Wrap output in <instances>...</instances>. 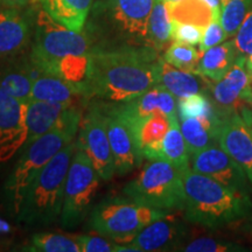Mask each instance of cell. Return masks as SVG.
<instances>
[{"label":"cell","instance_id":"obj_21","mask_svg":"<svg viewBox=\"0 0 252 252\" xmlns=\"http://www.w3.org/2000/svg\"><path fill=\"white\" fill-rule=\"evenodd\" d=\"M222 119L204 117L180 119V128L187 144L189 156H193L200 151L219 144L217 140H219V131Z\"/></svg>","mask_w":252,"mask_h":252},{"label":"cell","instance_id":"obj_30","mask_svg":"<svg viewBox=\"0 0 252 252\" xmlns=\"http://www.w3.org/2000/svg\"><path fill=\"white\" fill-rule=\"evenodd\" d=\"M26 250L35 252H80L81 247L76 238L61 234L40 232L31 239V245Z\"/></svg>","mask_w":252,"mask_h":252},{"label":"cell","instance_id":"obj_9","mask_svg":"<svg viewBox=\"0 0 252 252\" xmlns=\"http://www.w3.org/2000/svg\"><path fill=\"white\" fill-rule=\"evenodd\" d=\"M156 0H109L102 14L109 20L111 47L147 46L150 17Z\"/></svg>","mask_w":252,"mask_h":252},{"label":"cell","instance_id":"obj_24","mask_svg":"<svg viewBox=\"0 0 252 252\" xmlns=\"http://www.w3.org/2000/svg\"><path fill=\"white\" fill-rule=\"evenodd\" d=\"M238 55L234 40L214 46L201 53L197 72L212 82L220 81L230 70Z\"/></svg>","mask_w":252,"mask_h":252},{"label":"cell","instance_id":"obj_35","mask_svg":"<svg viewBox=\"0 0 252 252\" xmlns=\"http://www.w3.org/2000/svg\"><path fill=\"white\" fill-rule=\"evenodd\" d=\"M181 250L186 252H241L245 251V249L242 245L231 242L202 237L194 239L193 242L185 245Z\"/></svg>","mask_w":252,"mask_h":252},{"label":"cell","instance_id":"obj_6","mask_svg":"<svg viewBox=\"0 0 252 252\" xmlns=\"http://www.w3.org/2000/svg\"><path fill=\"white\" fill-rule=\"evenodd\" d=\"M169 212L156 209L123 197H106L91 208L90 226L113 241H132L137 232Z\"/></svg>","mask_w":252,"mask_h":252},{"label":"cell","instance_id":"obj_25","mask_svg":"<svg viewBox=\"0 0 252 252\" xmlns=\"http://www.w3.org/2000/svg\"><path fill=\"white\" fill-rule=\"evenodd\" d=\"M32 99L49 102H74L76 99H89L80 88L62 78L42 74L36 76L32 87Z\"/></svg>","mask_w":252,"mask_h":252},{"label":"cell","instance_id":"obj_17","mask_svg":"<svg viewBox=\"0 0 252 252\" xmlns=\"http://www.w3.org/2000/svg\"><path fill=\"white\" fill-rule=\"evenodd\" d=\"M121 106L133 125L156 113L166 115L172 122L179 119L175 97L160 84L152 87L138 98L121 103Z\"/></svg>","mask_w":252,"mask_h":252},{"label":"cell","instance_id":"obj_29","mask_svg":"<svg viewBox=\"0 0 252 252\" xmlns=\"http://www.w3.org/2000/svg\"><path fill=\"white\" fill-rule=\"evenodd\" d=\"M159 159L169 162L181 173L190 167V156L179 121L172 122L171 127L163 138Z\"/></svg>","mask_w":252,"mask_h":252},{"label":"cell","instance_id":"obj_40","mask_svg":"<svg viewBox=\"0 0 252 252\" xmlns=\"http://www.w3.org/2000/svg\"><path fill=\"white\" fill-rule=\"evenodd\" d=\"M239 113H241L242 118L244 119V122L248 126L249 131H250L251 134H252V109L251 108H244V109H242L241 111H239Z\"/></svg>","mask_w":252,"mask_h":252},{"label":"cell","instance_id":"obj_14","mask_svg":"<svg viewBox=\"0 0 252 252\" xmlns=\"http://www.w3.org/2000/svg\"><path fill=\"white\" fill-rule=\"evenodd\" d=\"M190 168L226 187L249 193L251 184L247 174L219 144L190 156Z\"/></svg>","mask_w":252,"mask_h":252},{"label":"cell","instance_id":"obj_41","mask_svg":"<svg viewBox=\"0 0 252 252\" xmlns=\"http://www.w3.org/2000/svg\"><path fill=\"white\" fill-rule=\"evenodd\" d=\"M0 1L11 8H21L27 5L28 0H0Z\"/></svg>","mask_w":252,"mask_h":252},{"label":"cell","instance_id":"obj_26","mask_svg":"<svg viewBox=\"0 0 252 252\" xmlns=\"http://www.w3.org/2000/svg\"><path fill=\"white\" fill-rule=\"evenodd\" d=\"M45 11L59 24L81 32L86 24L93 0H40Z\"/></svg>","mask_w":252,"mask_h":252},{"label":"cell","instance_id":"obj_8","mask_svg":"<svg viewBox=\"0 0 252 252\" xmlns=\"http://www.w3.org/2000/svg\"><path fill=\"white\" fill-rule=\"evenodd\" d=\"M90 50L91 46L86 34L59 24L45 9L39 12L35 41L31 55L32 67L36 68L43 63L68 55L88 54Z\"/></svg>","mask_w":252,"mask_h":252},{"label":"cell","instance_id":"obj_47","mask_svg":"<svg viewBox=\"0 0 252 252\" xmlns=\"http://www.w3.org/2000/svg\"><path fill=\"white\" fill-rule=\"evenodd\" d=\"M220 1H222V4H224V2L228 1V0H220Z\"/></svg>","mask_w":252,"mask_h":252},{"label":"cell","instance_id":"obj_44","mask_svg":"<svg viewBox=\"0 0 252 252\" xmlns=\"http://www.w3.org/2000/svg\"><path fill=\"white\" fill-rule=\"evenodd\" d=\"M9 230L8 223H6L5 220H0V232H7Z\"/></svg>","mask_w":252,"mask_h":252},{"label":"cell","instance_id":"obj_46","mask_svg":"<svg viewBox=\"0 0 252 252\" xmlns=\"http://www.w3.org/2000/svg\"><path fill=\"white\" fill-rule=\"evenodd\" d=\"M251 105H252V82H251Z\"/></svg>","mask_w":252,"mask_h":252},{"label":"cell","instance_id":"obj_3","mask_svg":"<svg viewBox=\"0 0 252 252\" xmlns=\"http://www.w3.org/2000/svg\"><path fill=\"white\" fill-rule=\"evenodd\" d=\"M185 186V215L189 222L220 228L247 217L252 210L249 193L220 184L189 167L182 172Z\"/></svg>","mask_w":252,"mask_h":252},{"label":"cell","instance_id":"obj_23","mask_svg":"<svg viewBox=\"0 0 252 252\" xmlns=\"http://www.w3.org/2000/svg\"><path fill=\"white\" fill-rule=\"evenodd\" d=\"M27 19L14 8L0 11V56L19 52L30 39Z\"/></svg>","mask_w":252,"mask_h":252},{"label":"cell","instance_id":"obj_33","mask_svg":"<svg viewBox=\"0 0 252 252\" xmlns=\"http://www.w3.org/2000/svg\"><path fill=\"white\" fill-rule=\"evenodd\" d=\"M33 81V70L9 71L0 80V88L15 98L30 102Z\"/></svg>","mask_w":252,"mask_h":252},{"label":"cell","instance_id":"obj_37","mask_svg":"<svg viewBox=\"0 0 252 252\" xmlns=\"http://www.w3.org/2000/svg\"><path fill=\"white\" fill-rule=\"evenodd\" d=\"M226 39H228V35L220 24V18L214 19L212 23L204 28L202 39L200 42V52H206L207 49L224 42Z\"/></svg>","mask_w":252,"mask_h":252},{"label":"cell","instance_id":"obj_18","mask_svg":"<svg viewBox=\"0 0 252 252\" xmlns=\"http://www.w3.org/2000/svg\"><path fill=\"white\" fill-rule=\"evenodd\" d=\"M37 74H47L62 78L80 88L88 98H91L90 74L91 55L90 53L83 55H68L62 59L46 62L36 68H32Z\"/></svg>","mask_w":252,"mask_h":252},{"label":"cell","instance_id":"obj_20","mask_svg":"<svg viewBox=\"0 0 252 252\" xmlns=\"http://www.w3.org/2000/svg\"><path fill=\"white\" fill-rule=\"evenodd\" d=\"M72 104L74 102L62 103L31 99L27 108L28 138L26 144L52 131L62 113Z\"/></svg>","mask_w":252,"mask_h":252},{"label":"cell","instance_id":"obj_4","mask_svg":"<svg viewBox=\"0 0 252 252\" xmlns=\"http://www.w3.org/2000/svg\"><path fill=\"white\" fill-rule=\"evenodd\" d=\"M76 144L71 141L43 167L28 188L18 215L27 224H49L61 216L64 187Z\"/></svg>","mask_w":252,"mask_h":252},{"label":"cell","instance_id":"obj_45","mask_svg":"<svg viewBox=\"0 0 252 252\" xmlns=\"http://www.w3.org/2000/svg\"><path fill=\"white\" fill-rule=\"evenodd\" d=\"M162 1L168 2V4H172V2H176V1H179V0H162Z\"/></svg>","mask_w":252,"mask_h":252},{"label":"cell","instance_id":"obj_10","mask_svg":"<svg viewBox=\"0 0 252 252\" xmlns=\"http://www.w3.org/2000/svg\"><path fill=\"white\" fill-rule=\"evenodd\" d=\"M100 106L115 159V171L118 175H125L144 159L133 124L123 111L121 103H100Z\"/></svg>","mask_w":252,"mask_h":252},{"label":"cell","instance_id":"obj_19","mask_svg":"<svg viewBox=\"0 0 252 252\" xmlns=\"http://www.w3.org/2000/svg\"><path fill=\"white\" fill-rule=\"evenodd\" d=\"M158 84L180 99L191 94H208L213 82L198 72L182 70L160 59Z\"/></svg>","mask_w":252,"mask_h":252},{"label":"cell","instance_id":"obj_32","mask_svg":"<svg viewBox=\"0 0 252 252\" xmlns=\"http://www.w3.org/2000/svg\"><path fill=\"white\" fill-rule=\"evenodd\" d=\"M251 8L252 0H228L222 4L220 21L228 37L236 35Z\"/></svg>","mask_w":252,"mask_h":252},{"label":"cell","instance_id":"obj_28","mask_svg":"<svg viewBox=\"0 0 252 252\" xmlns=\"http://www.w3.org/2000/svg\"><path fill=\"white\" fill-rule=\"evenodd\" d=\"M173 20L168 2L156 0L150 17L147 46L160 52L172 40Z\"/></svg>","mask_w":252,"mask_h":252},{"label":"cell","instance_id":"obj_7","mask_svg":"<svg viewBox=\"0 0 252 252\" xmlns=\"http://www.w3.org/2000/svg\"><path fill=\"white\" fill-rule=\"evenodd\" d=\"M99 178L89 157L76 143L65 180L61 212L63 228H74L86 219L98 193Z\"/></svg>","mask_w":252,"mask_h":252},{"label":"cell","instance_id":"obj_16","mask_svg":"<svg viewBox=\"0 0 252 252\" xmlns=\"http://www.w3.org/2000/svg\"><path fill=\"white\" fill-rule=\"evenodd\" d=\"M217 141L243 169L252 186V134L241 113L232 112L223 117Z\"/></svg>","mask_w":252,"mask_h":252},{"label":"cell","instance_id":"obj_12","mask_svg":"<svg viewBox=\"0 0 252 252\" xmlns=\"http://www.w3.org/2000/svg\"><path fill=\"white\" fill-rule=\"evenodd\" d=\"M28 102L0 88V162L11 160L27 143Z\"/></svg>","mask_w":252,"mask_h":252},{"label":"cell","instance_id":"obj_31","mask_svg":"<svg viewBox=\"0 0 252 252\" xmlns=\"http://www.w3.org/2000/svg\"><path fill=\"white\" fill-rule=\"evenodd\" d=\"M179 116L180 119L191 117H204L222 119L213 99L207 94H197L179 99Z\"/></svg>","mask_w":252,"mask_h":252},{"label":"cell","instance_id":"obj_34","mask_svg":"<svg viewBox=\"0 0 252 252\" xmlns=\"http://www.w3.org/2000/svg\"><path fill=\"white\" fill-rule=\"evenodd\" d=\"M201 52L194 48V46L186 43L173 42L165 52L163 60L174 67L187 71L197 72L198 60Z\"/></svg>","mask_w":252,"mask_h":252},{"label":"cell","instance_id":"obj_2","mask_svg":"<svg viewBox=\"0 0 252 252\" xmlns=\"http://www.w3.org/2000/svg\"><path fill=\"white\" fill-rule=\"evenodd\" d=\"M82 118L80 106L72 105L62 113L52 131L26 144L13 171L4 186V201L11 214L18 217L26 193L43 167L76 134Z\"/></svg>","mask_w":252,"mask_h":252},{"label":"cell","instance_id":"obj_43","mask_svg":"<svg viewBox=\"0 0 252 252\" xmlns=\"http://www.w3.org/2000/svg\"><path fill=\"white\" fill-rule=\"evenodd\" d=\"M245 65H247L249 74H250L251 77H252V53H251V54L245 56Z\"/></svg>","mask_w":252,"mask_h":252},{"label":"cell","instance_id":"obj_5","mask_svg":"<svg viewBox=\"0 0 252 252\" xmlns=\"http://www.w3.org/2000/svg\"><path fill=\"white\" fill-rule=\"evenodd\" d=\"M123 193L134 202L156 209H185L182 173L161 159L151 160L139 175L125 186Z\"/></svg>","mask_w":252,"mask_h":252},{"label":"cell","instance_id":"obj_36","mask_svg":"<svg viewBox=\"0 0 252 252\" xmlns=\"http://www.w3.org/2000/svg\"><path fill=\"white\" fill-rule=\"evenodd\" d=\"M204 28L198 27L196 25L184 24L173 21L172 27V40L174 42L186 43V45H200L202 39Z\"/></svg>","mask_w":252,"mask_h":252},{"label":"cell","instance_id":"obj_22","mask_svg":"<svg viewBox=\"0 0 252 252\" xmlns=\"http://www.w3.org/2000/svg\"><path fill=\"white\" fill-rule=\"evenodd\" d=\"M171 124L172 121L166 115L156 113L133 125L144 158L149 160L159 159L163 138Z\"/></svg>","mask_w":252,"mask_h":252},{"label":"cell","instance_id":"obj_15","mask_svg":"<svg viewBox=\"0 0 252 252\" xmlns=\"http://www.w3.org/2000/svg\"><path fill=\"white\" fill-rule=\"evenodd\" d=\"M168 215L145 226L128 243L118 244L117 251H167L180 247L186 237V226L168 219Z\"/></svg>","mask_w":252,"mask_h":252},{"label":"cell","instance_id":"obj_38","mask_svg":"<svg viewBox=\"0 0 252 252\" xmlns=\"http://www.w3.org/2000/svg\"><path fill=\"white\" fill-rule=\"evenodd\" d=\"M234 42L238 54L247 56L252 53V8L238 28Z\"/></svg>","mask_w":252,"mask_h":252},{"label":"cell","instance_id":"obj_11","mask_svg":"<svg viewBox=\"0 0 252 252\" xmlns=\"http://www.w3.org/2000/svg\"><path fill=\"white\" fill-rule=\"evenodd\" d=\"M77 144L89 157L100 179L110 180L116 173L115 159H113L105 126V117L100 102L90 105Z\"/></svg>","mask_w":252,"mask_h":252},{"label":"cell","instance_id":"obj_27","mask_svg":"<svg viewBox=\"0 0 252 252\" xmlns=\"http://www.w3.org/2000/svg\"><path fill=\"white\" fill-rule=\"evenodd\" d=\"M169 9L173 21L196 25L202 28H206L220 15V11L213 9L203 0H179L169 4Z\"/></svg>","mask_w":252,"mask_h":252},{"label":"cell","instance_id":"obj_13","mask_svg":"<svg viewBox=\"0 0 252 252\" xmlns=\"http://www.w3.org/2000/svg\"><path fill=\"white\" fill-rule=\"evenodd\" d=\"M252 77L245 65V55L239 54L230 70L210 87L212 99L222 117L239 112L245 104L251 105Z\"/></svg>","mask_w":252,"mask_h":252},{"label":"cell","instance_id":"obj_42","mask_svg":"<svg viewBox=\"0 0 252 252\" xmlns=\"http://www.w3.org/2000/svg\"><path fill=\"white\" fill-rule=\"evenodd\" d=\"M207 5H209L213 9H219L220 11V7H222V1L220 0H203Z\"/></svg>","mask_w":252,"mask_h":252},{"label":"cell","instance_id":"obj_39","mask_svg":"<svg viewBox=\"0 0 252 252\" xmlns=\"http://www.w3.org/2000/svg\"><path fill=\"white\" fill-rule=\"evenodd\" d=\"M76 241L82 252H113L117 251V245L111 241L93 236H76Z\"/></svg>","mask_w":252,"mask_h":252},{"label":"cell","instance_id":"obj_1","mask_svg":"<svg viewBox=\"0 0 252 252\" xmlns=\"http://www.w3.org/2000/svg\"><path fill=\"white\" fill-rule=\"evenodd\" d=\"M91 96L126 103L158 84L160 58L149 46L91 48Z\"/></svg>","mask_w":252,"mask_h":252}]
</instances>
